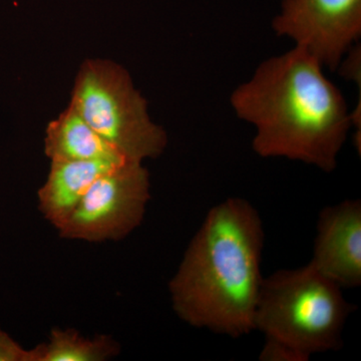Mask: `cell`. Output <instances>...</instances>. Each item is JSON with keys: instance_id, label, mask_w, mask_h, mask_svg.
Here are the masks:
<instances>
[{"instance_id": "cell-1", "label": "cell", "mask_w": 361, "mask_h": 361, "mask_svg": "<svg viewBox=\"0 0 361 361\" xmlns=\"http://www.w3.org/2000/svg\"><path fill=\"white\" fill-rule=\"evenodd\" d=\"M237 116L256 130L252 148L262 158H286L336 170L355 125L345 99L301 47L266 59L231 96Z\"/></svg>"}, {"instance_id": "cell-2", "label": "cell", "mask_w": 361, "mask_h": 361, "mask_svg": "<svg viewBox=\"0 0 361 361\" xmlns=\"http://www.w3.org/2000/svg\"><path fill=\"white\" fill-rule=\"evenodd\" d=\"M264 237L260 215L245 199L214 206L169 284L178 317L232 338L255 330Z\"/></svg>"}, {"instance_id": "cell-3", "label": "cell", "mask_w": 361, "mask_h": 361, "mask_svg": "<svg viewBox=\"0 0 361 361\" xmlns=\"http://www.w3.org/2000/svg\"><path fill=\"white\" fill-rule=\"evenodd\" d=\"M353 310L341 287L308 263L264 277L254 329L288 349L295 361H307L315 353L341 348Z\"/></svg>"}, {"instance_id": "cell-4", "label": "cell", "mask_w": 361, "mask_h": 361, "mask_svg": "<svg viewBox=\"0 0 361 361\" xmlns=\"http://www.w3.org/2000/svg\"><path fill=\"white\" fill-rule=\"evenodd\" d=\"M71 104L127 160L142 163L161 155L167 147V134L149 118L146 99L129 73L114 61H85Z\"/></svg>"}, {"instance_id": "cell-5", "label": "cell", "mask_w": 361, "mask_h": 361, "mask_svg": "<svg viewBox=\"0 0 361 361\" xmlns=\"http://www.w3.org/2000/svg\"><path fill=\"white\" fill-rule=\"evenodd\" d=\"M149 188V172L141 161L118 164L92 183L58 228L59 236L94 243L126 238L144 219Z\"/></svg>"}, {"instance_id": "cell-6", "label": "cell", "mask_w": 361, "mask_h": 361, "mask_svg": "<svg viewBox=\"0 0 361 361\" xmlns=\"http://www.w3.org/2000/svg\"><path fill=\"white\" fill-rule=\"evenodd\" d=\"M272 27L336 71L360 39L361 0H282Z\"/></svg>"}, {"instance_id": "cell-7", "label": "cell", "mask_w": 361, "mask_h": 361, "mask_svg": "<svg viewBox=\"0 0 361 361\" xmlns=\"http://www.w3.org/2000/svg\"><path fill=\"white\" fill-rule=\"evenodd\" d=\"M310 264L343 288L361 285V202L345 200L323 209Z\"/></svg>"}, {"instance_id": "cell-8", "label": "cell", "mask_w": 361, "mask_h": 361, "mask_svg": "<svg viewBox=\"0 0 361 361\" xmlns=\"http://www.w3.org/2000/svg\"><path fill=\"white\" fill-rule=\"evenodd\" d=\"M51 161L47 179L39 191V208L44 219L56 229L68 220L92 183L121 164L109 161Z\"/></svg>"}, {"instance_id": "cell-9", "label": "cell", "mask_w": 361, "mask_h": 361, "mask_svg": "<svg viewBox=\"0 0 361 361\" xmlns=\"http://www.w3.org/2000/svg\"><path fill=\"white\" fill-rule=\"evenodd\" d=\"M44 153L51 161H127L90 127L71 104L47 126Z\"/></svg>"}, {"instance_id": "cell-10", "label": "cell", "mask_w": 361, "mask_h": 361, "mask_svg": "<svg viewBox=\"0 0 361 361\" xmlns=\"http://www.w3.org/2000/svg\"><path fill=\"white\" fill-rule=\"evenodd\" d=\"M32 350L33 361H104L118 355L121 348L108 336L90 339L75 329H52L49 341Z\"/></svg>"}, {"instance_id": "cell-11", "label": "cell", "mask_w": 361, "mask_h": 361, "mask_svg": "<svg viewBox=\"0 0 361 361\" xmlns=\"http://www.w3.org/2000/svg\"><path fill=\"white\" fill-rule=\"evenodd\" d=\"M0 361H33L32 349H25L0 329Z\"/></svg>"}]
</instances>
